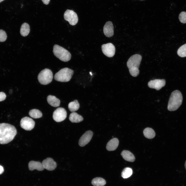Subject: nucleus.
Listing matches in <instances>:
<instances>
[{
  "label": "nucleus",
  "instance_id": "nucleus-17",
  "mask_svg": "<svg viewBox=\"0 0 186 186\" xmlns=\"http://www.w3.org/2000/svg\"><path fill=\"white\" fill-rule=\"evenodd\" d=\"M47 100L49 104L54 107H57L60 105V101L55 96L49 95L47 98Z\"/></svg>",
  "mask_w": 186,
  "mask_h": 186
},
{
  "label": "nucleus",
  "instance_id": "nucleus-4",
  "mask_svg": "<svg viewBox=\"0 0 186 186\" xmlns=\"http://www.w3.org/2000/svg\"><path fill=\"white\" fill-rule=\"evenodd\" d=\"M53 52L55 56L61 61L67 62L71 59V55L70 52L58 45H54Z\"/></svg>",
  "mask_w": 186,
  "mask_h": 186
},
{
  "label": "nucleus",
  "instance_id": "nucleus-8",
  "mask_svg": "<svg viewBox=\"0 0 186 186\" xmlns=\"http://www.w3.org/2000/svg\"><path fill=\"white\" fill-rule=\"evenodd\" d=\"M67 113L65 109L59 107L53 112V118L56 122H60L64 121L67 117Z\"/></svg>",
  "mask_w": 186,
  "mask_h": 186
},
{
  "label": "nucleus",
  "instance_id": "nucleus-25",
  "mask_svg": "<svg viewBox=\"0 0 186 186\" xmlns=\"http://www.w3.org/2000/svg\"><path fill=\"white\" fill-rule=\"evenodd\" d=\"M132 169L129 167L125 168L121 173V176L124 179L128 178L130 177L132 174Z\"/></svg>",
  "mask_w": 186,
  "mask_h": 186
},
{
  "label": "nucleus",
  "instance_id": "nucleus-5",
  "mask_svg": "<svg viewBox=\"0 0 186 186\" xmlns=\"http://www.w3.org/2000/svg\"><path fill=\"white\" fill-rule=\"evenodd\" d=\"M73 71L65 67L60 69L54 76L55 80L60 82H67L71 79L74 74Z\"/></svg>",
  "mask_w": 186,
  "mask_h": 186
},
{
  "label": "nucleus",
  "instance_id": "nucleus-13",
  "mask_svg": "<svg viewBox=\"0 0 186 186\" xmlns=\"http://www.w3.org/2000/svg\"><path fill=\"white\" fill-rule=\"evenodd\" d=\"M42 164L44 168L48 171H53L57 167L56 162L51 158H47L43 160Z\"/></svg>",
  "mask_w": 186,
  "mask_h": 186
},
{
  "label": "nucleus",
  "instance_id": "nucleus-20",
  "mask_svg": "<svg viewBox=\"0 0 186 186\" xmlns=\"http://www.w3.org/2000/svg\"><path fill=\"white\" fill-rule=\"evenodd\" d=\"M30 31V26L29 24L26 22L23 23L21 25L20 29V33L23 36H27Z\"/></svg>",
  "mask_w": 186,
  "mask_h": 186
},
{
  "label": "nucleus",
  "instance_id": "nucleus-33",
  "mask_svg": "<svg viewBox=\"0 0 186 186\" xmlns=\"http://www.w3.org/2000/svg\"><path fill=\"white\" fill-rule=\"evenodd\" d=\"M4 0H0V3L3 1Z\"/></svg>",
  "mask_w": 186,
  "mask_h": 186
},
{
  "label": "nucleus",
  "instance_id": "nucleus-26",
  "mask_svg": "<svg viewBox=\"0 0 186 186\" xmlns=\"http://www.w3.org/2000/svg\"><path fill=\"white\" fill-rule=\"evenodd\" d=\"M178 55L180 57H186V44L181 46L177 51Z\"/></svg>",
  "mask_w": 186,
  "mask_h": 186
},
{
  "label": "nucleus",
  "instance_id": "nucleus-16",
  "mask_svg": "<svg viewBox=\"0 0 186 186\" xmlns=\"http://www.w3.org/2000/svg\"><path fill=\"white\" fill-rule=\"evenodd\" d=\"M119 144V141L118 138H113L111 140L107 143L106 149L109 151H113L115 150L118 147Z\"/></svg>",
  "mask_w": 186,
  "mask_h": 186
},
{
  "label": "nucleus",
  "instance_id": "nucleus-24",
  "mask_svg": "<svg viewBox=\"0 0 186 186\" xmlns=\"http://www.w3.org/2000/svg\"><path fill=\"white\" fill-rule=\"evenodd\" d=\"M29 114L30 117L35 119L40 118L42 116L41 112L39 110L35 109L30 110Z\"/></svg>",
  "mask_w": 186,
  "mask_h": 186
},
{
  "label": "nucleus",
  "instance_id": "nucleus-30",
  "mask_svg": "<svg viewBox=\"0 0 186 186\" xmlns=\"http://www.w3.org/2000/svg\"><path fill=\"white\" fill-rule=\"evenodd\" d=\"M43 3L45 4H48L50 1V0H41Z\"/></svg>",
  "mask_w": 186,
  "mask_h": 186
},
{
  "label": "nucleus",
  "instance_id": "nucleus-14",
  "mask_svg": "<svg viewBox=\"0 0 186 186\" xmlns=\"http://www.w3.org/2000/svg\"><path fill=\"white\" fill-rule=\"evenodd\" d=\"M104 35L107 37H111L114 35V27L112 22L108 21L104 25L103 29Z\"/></svg>",
  "mask_w": 186,
  "mask_h": 186
},
{
  "label": "nucleus",
  "instance_id": "nucleus-29",
  "mask_svg": "<svg viewBox=\"0 0 186 186\" xmlns=\"http://www.w3.org/2000/svg\"><path fill=\"white\" fill-rule=\"evenodd\" d=\"M6 97V95L3 92H0V102L5 100Z\"/></svg>",
  "mask_w": 186,
  "mask_h": 186
},
{
  "label": "nucleus",
  "instance_id": "nucleus-12",
  "mask_svg": "<svg viewBox=\"0 0 186 186\" xmlns=\"http://www.w3.org/2000/svg\"><path fill=\"white\" fill-rule=\"evenodd\" d=\"M93 135V133L91 131L88 130L86 131L79 139V145L82 147L85 146L90 141Z\"/></svg>",
  "mask_w": 186,
  "mask_h": 186
},
{
  "label": "nucleus",
  "instance_id": "nucleus-1",
  "mask_svg": "<svg viewBox=\"0 0 186 186\" xmlns=\"http://www.w3.org/2000/svg\"><path fill=\"white\" fill-rule=\"evenodd\" d=\"M16 128L10 124L0 123V144H7L12 141L17 134Z\"/></svg>",
  "mask_w": 186,
  "mask_h": 186
},
{
  "label": "nucleus",
  "instance_id": "nucleus-15",
  "mask_svg": "<svg viewBox=\"0 0 186 186\" xmlns=\"http://www.w3.org/2000/svg\"><path fill=\"white\" fill-rule=\"evenodd\" d=\"M28 167L29 170L31 171L34 169L39 171H42L44 169L42 163L34 161H31L29 162Z\"/></svg>",
  "mask_w": 186,
  "mask_h": 186
},
{
  "label": "nucleus",
  "instance_id": "nucleus-22",
  "mask_svg": "<svg viewBox=\"0 0 186 186\" xmlns=\"http://www.w3.org/2000/svg\"><path fill=\"white\" fill-rule=\"evenodd\" d=\"M91 183L94 186H103L106 184V182L102 178L97 177L92 179Z\"/></svg>",
  "mask_w": 186,
  "mask_h": 186
},
{
  "label": "nucleus",
  "instance_id": "nucleus-2",
  "mask_svg": "<svg viewBox=\"0 0 186 186\" xmlns=\"http://www.w3.org/2000/svg\"><path fill=\"white\" fill-rule=\"evenodd\" d=\"M142 59L140 55L135 54L130 57L127 61V65L129 73L133 77H136L139 74V68Z\"/></svg>",
  "mask_w": 186,
  "mask_h": 186
},
{
  "label": "nucleus",
  "instance_id": "nucleus-31",
  "mask_svg": "<svg viewBox=\"0 0 186 186\" xmlns=\"http://www.w3.org/2000/svg\"><path fill=\"white\" fill-rule=\"evenodd\" d=\"M4 171V169L3 167L0 165V174H2Z\"/></svg>",
  "mask_w": 186,
  "mask_h": 186
},
{
  "label": "nucleus",
  "instance_id": "nucleus-18",
  "mask_svg": "<svg viewBox=\"0 0 186 186\" xmlns=\"http://www.w3.org/2000/svg\"><path fill=\"white\" fill-rule=\"evenodd\" d=\"M121 154L123 158L127 161L133 162L135 160V158L134 154L129 151L123 150Z\"/></svg>",
  "mask_w": 186,
  "mask_h": 186
},
{
  "label": "nucleus",
  "instance_id": "nucleus-6",
  "mask_svg": "<svg viewBox=\"0 0 186 186\" xmlns=\"http://www.w3.org/2000/svg\"><path fill=\"white\" fill-rule=\"evenodd\" d=\"M53 78V75L51 71L48 68H45L39 73L37 79L41 84L45 85L51 82Z\"/></svg>",
  "mask_w": 186,
  "mask_h": 186
},
{
  "label": "nucleus",
  "instance_id": "nucleus-19",
  "mask_svg": "<svg viewBox=\"0 0 186 186\" xmlns=\"http://www.w3.org/2000/svg\"><path fill=\"white\" fill-rule=\"evenodd\" d=\"M69 119V120L73 123L79 122L82 121L83 119V117L81 115L75 112H73L70 114Z\"/></svg>",
  "mask_w": 186,
  "mask_h": 186
},
{
  "label": "nucleus",
  "instance_id": "nucleus-34",
  "mask_svg": "<svg viewBox=\"0 0 186 186\" xmlns=\"http://www.w3.org/2000/svg\"><path fill=\"white\" fill-rule=\"evenodd\" d=\"M141 0V1H143V0Z\"/></svg>",
  "mask_w": 186,
  "mask_h": 186
},
{
  "label": "nucleus",
  "instance_id": "nucleus-11",
  "mask_svg": "<svg viewBox=\"0 0 186 186\" xmlns=\"http://www.w3.org/2000/svg\"><path fill=\"white\" fill-rule=\"evenodd\" d=\"M165 84L166 81L164 79H155L150 81L148 83V86L150 88L158 90L165 86Z\"/></svg>",
  "mask_w": 186,
  "mask_h": 186
},
{
  "label": "nucleus",
  "instance_id": "nucleus-3",
  "mask_svg": "<svg viewBox=\"0 0 186 186\" xmlns=\"http://www.w3.org/2000/svg\"><path fill=\"white\" fill-rule=\"evenodd\" d=\"M183 97L181 92L176 90L173 91L170 96L167 106L169 111L176 110L182 104Z\"/></svg>",
  "mask_w": 186,
  "mask_h": 186
},
{
  "label": "nucleus",
  "instance_id": "nucleus-7",
  "mask_svg": "<svg viewBox=\"0 0 186 186\" xmlns=\"http://www.w3.org/2000/svg\"><path fill=\"white\" fill-rule=\"evenodd\" d=\"M64 19L68 21L71 25H75L78 23V18L77 15L73 10H67L64 13Z\"/></svg>",
  "mask_w": 186,
  "mask_h": 186
},
{
  "label": "nucleus",
  "instance_id": "nucleus-10",
  "mask_svg": "<svg viewBox=\"0 0 186 186\" xmlns=\"http://www.w3.org/2000/svg\"><path fill=\"white\" fill-rule=\"evenodd\" d=\"M103 53L109 57H113L115 55V49L114 46L111 43L103 44L102 45Z\"/></svg>",
  "mask_w": 186,
  "mask_h": 186
},
{
  "label": "nucleus",
  "instance_id": "nucleus-23",
  "mask_svg": "<svg viewBox=\"0 0 186 186\" xmlns=\"http://www.w3.org/2000/svg\"><path fill=\"white\" fill-rule=\"evenodd\" d=\"M68 107L70 111L74 112L79 109L80 104L77 100H75L69 103L68 104Z\"/></svg>",
  "mask_w": 186,
  "mask_h": 186
},
{
  "label": "nucleus",
  "instance_id": "nucleus-27",
  "mask_svg": "<svg viewBox=\"0 0 186 186\" xmlns=\"http://www.w3.org/2000/svg\"><path fill=\"white\" fill-rule=\"evenodd\" d=\"M179 19L181 22L186 23V12L183 11L181 12L179 15Z\"/></svg>",
  "mask_w": 186,
  "mask_h": 186
},
{
  "label": "nucleus",
  "instance_id": "nucleus-32",
  "mask_svg": "<svg viewBox=\"0 0 186 186\" xmlns=\"http://www.w3.org/2000/svg\"><path fill=\"white\" fill-rule=\"evenodd\" d=\"M184 166H185V169L186 170V161H185V163Z\"/></svg>",
  "mask_w": 186,
  "mask_h": 186
},
{
  "label": "nucleus",
  "instance_id": "nucleus-9",
  "mask_svg": "<svg viewBox=\"0 0 186 186\" xmlns=\"http://www.w3.org/2000/svg\"><path fill=\"white\" fill-rule=\"evenodd\" d=\"M35 122L32 118L27 117L22 118L21 120V127L26 130H30L34 127Z\"/></svg>",
  "mask_w": 186,
  "mask_h": 186
},
{
  "label": "nucleus",
  "instance_id": "nucleus-28",
  "mask_svg": "<svg viewBox=\"0 0 186 186\" xmlns=\"http://www.w3.org/2000/svg\"><path fill=\"white\" fill-rule=\"evenodd\" d=\"M7 36L5 32L2 29H0V42L5 41L6 39Z\"/></svg>",
  "mask_w": 186,
  "mask_h": 186
},
{
  "label": "nucleus",
  "instance_id": "nucleus-21",
  "mask_svg": "<svg viewBox=\"0 0 186 186\" xmlns=\"http://www.w3.org/2000/svg\"><path fill=\"white\" fill-rule=\"evenodd\" d=\"M143 133L144 136L148 139L153 138L155 136L156 134L154 130L150 128H146L143 130Z\"/></svg>",
  "mask_w": 186,
  "mask_h": 186
}]
</instances>
